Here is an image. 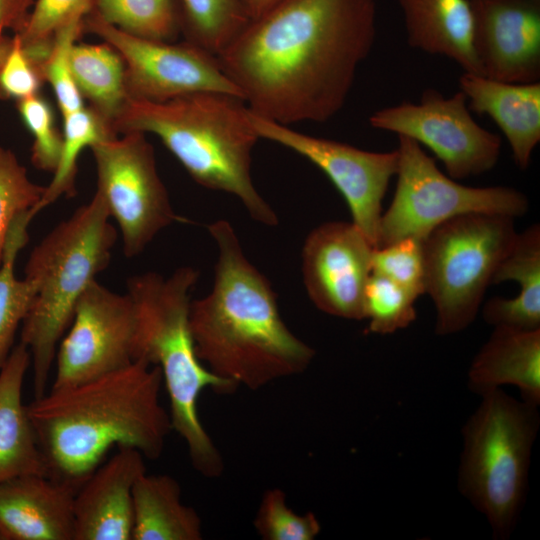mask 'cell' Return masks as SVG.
Returning a JSON list of instances; mask_svg holds the SVG:
<instances>
[{"mask_svg":"<svg viewBox=\"0 0 540 540\" xmlns=\"http://www.w3.org/2000/svg\"><path fill=\"white\" fill-rule=\"evenodd\" d=\"M375 0H280L217 56L257 116L325 122L344 106L376 39Z\"/></svg>","mask_w":540,"mask_h":540,"instance_id":"obj_1","label":"cell"},{"mask_svg":"<svg viewBox=\"0 0 540 540\" xmlns=\"http://www.w3.org/2000/svg\"><path fill=\"white\" fill-rule=\"evenodd\" d=\"M207 229L218 259L210 293L190 305L198 359L234 388L250 390L304 372L315 350L284 323L270 282L246 258L232 225L217 220Z\"/></svg>","mask_w":540,"mask_h":540,"instance_id":"obj_2","label":"cell"},{"mask_svg":"<svg viewBox=\"0 0 540 540\" xmlns=\"http://www.w3.org/2000/svg\"><path fill=\"white\" fill-rule=\"evenodd\" d=\"M161 370L139 359L73 386L50 389L27 405L49 476L77 488L114 445L162 454L172 431L160 401Z\"/></svg>","mask_w":540,"mask_h":540,"instance_id":"obj_3","label":"cell"},{"mask_svg":"<svg viewBox=\"0 0 540 540\" xmlns=\"http://www.w3.org/2000/svg\"><path fill=\"white\" fill-rule=\"evenodd\" d=\"M113 129L156 135L196 183L236 196L256 222L278 224L251 178V153L260 138L241 97L198 92L164 102L129 98Z\"/></svg>","mask_w":540,"mask_h":540,"instance_id":"obj_4","label":"cell"},{"mask_svg":"<svg viewBox=\"0 0 540 540\" xmlns=\"http://www.w3.org/2000/svg\"><path fill=\"white\" fill-rule=\"evenodd\" d=\"M199 272L190 266L163 277L156 272L132 276L127 293L137 315V360L160 368L169 402L172 430L184 440L194 469L205 477L223 473L222 456L198 413L201 392L235 388L211 373L198 359L189 325L190 294Z\"/></svg>","mask_w":540,"mask_h":540,"instance_id":"obj_5","label":"cell"},{"mask_svg":"<svg viewBox=\"0 0 540 540\" xmlns=\"http://www.w3.org/2000/svg\"><path fill=\"white\" fill-rule=\"evenodd\" d=\"M117 231L101 196L79 207L31 251L25 278L36 295L21 325L20 342L29 350L34 398L44 395L60 339L75 306L111 259Z\"/></svg>","mask_w":540,"mask_h":540,"instance_id":"obj_6","label":"cell"},{"mask_svg":"<svg viewBox=\"0 0 540 540\" xmlns=\"http://www.w3.org/2000/svg\"><path fill=\"white\" fill-rule=\"evenodd\" d=\"M462 428L458 489L486 518L492 536L512 535L525 503L540 414L537 405L494 388Z\"/></svg>","mask_w":540,"mask_h":540,"instance_id":"obj_7","label":"cell"},{"mask_svg":"<svg viewBox=\"0 0 540 540\" xmlns=\"http://www.w3.org/2000/svg\"><path fill=\"white\" fill-rule=\"evenodd\" d=\"M516 236L513 217L468 213L442 223L422 240L425 294L436 308L437 335L458 333L474 321Z\"/></svg>","mask_w":540,"mask_h":540,"instance_id":"obj_8","label":"cell"},{"mask_svg":"<svg viewBox=\"0 0 540 540\" xmlns=\"http://www.w3.org/2000/svg\"><path fill=\"white\" fill-rule=\"evenodd\" d=\"M397 183L393 199L381 215L375 247L405 238L423 240L442 223L468 213L523 216L529 202L506 186L471 187L439 170L422 146L398 136Z\"/></svg>","mask_w":540,"mask_h":540,"instance_id":"obj_9","label":"cell"},{"mask_svg":"<svg viewBox=\"0 0 540 540\" xmlns=\"http://www.w3.org/2000/svg\"><path fill=\"white\" fill-rule=\"evenodd\" d=\"M97 190L119 227L124 255L142 253L155 236L181 218L161 180L154 149L144 133L129 132L90 147Z\"/></svg>","mask_w":540,"mask_h":540,"instance_id":"obj_10","label":"cell"},{"mask_svg":"<svg viewBox=\"0 0 540 540\" xmlns=\"http://www.w3.org/2000/svg\"><path fill=\"white\" fill-rule=\"evenodd\" d=\"M369 125L426 146L455 180L488 172L500 156L501 137L474 120L460 90L445 97L427 89L418 103L403 101L375 111Z\"/></svg>","mask_w":540,"mask_h":540,"instance_id":"obj_11","label":"cell"},{"mask_svg":"<svg viewBox=\"0 0 540 540\" xmlns=\"http://www.w3.org/2000/svg\"><path fill=\"white\" fill-rule=\"evenodd\" d=\"M84 31L98 36L121 55L131 99L164 102L198 92L242 98L223 72L217 56L189 41L173 43L137 38L108 24L94 10L83 20Z\"/></svg>","mask_w":540,"mask_h":540,"instance_id":"obj_12","label":"cell"},{"mask_svg":"<svg viewBox=\"0 0 540 540\" xmlns=\"http://www.w3.org/2000/svg\"><path fill=\"white\" fill-rule=\"evenodd\" d=\"M55 359L52 389L84 383L137 361V315L130 295L91 282L75 306Z\"/></svg>","mask_w":540,"mask_h":540,"instance_id":"obj_13","label":"cell"},{"mask_svg":"<svg viewBox=\"0 0 540 540\" xmlns=\"http://www.w3.org/2000/svg\"><path fill=\"white\" fill-rule=\"evenodd\" d=\"M249 119L259 138L293 150L326 174L346 200L352 222L375 247L382 201L398 168L397 150L367 151L314 137L257 116L250 110Z\"/></svg>","mask_w":540,"mask_h":540,"instance_id":"obj_14","label":"cell"},{"mask_svg":"<svg viewBox=\"0 0 540 540\" xmlns=\"http://www.w3.org/2000/svg\"><path fill=\"white\" fill-rule=\"evenodd\" d=\"M374 248L353 222H325L308 234L301 253L303 283L320 311L348 320L364 319V291Z\"/></svg>","mask_w":540,"mask_h":540,"instance_id":"obj_15","label":"cell"},{"mask_svg":"<svg viewBox=\"0 0 540 540\" xmlns=\"http://www.w3.org/2000/svg\"><path fill=\"white\" fill-rule=\"evenodd\" d=\"M481 75L507 83L540 78V0H470Z\"/></svg>","mask_w":540,"mask_h":540,"instance_id":"obj_16","label":"cell"},{"mask_svg":"<svg viewBox=\"0 0 540 540\" xmlns=\"http://www.w3.org/2000/svg\"><path fill=\"white\" fill-rule=\"evenodd\" d=\"M77 489L73 540H132L133 487L146 472L144 455L120 446Z\"/></svg>","mask_w":540,"mask_h":540,"instance_id":"obj_17","label":"cell"},{"mask_svg":"<svg viewBox=\"0 0 540 540\" xmlns=\"http://www.w3.org/2000/svg\"><path fill=\"white\" fill-rule=\"evenodd\" d=\"M77 489L40 474L0 481V540H73Z\"/></svg>","mask_w":540,"mask_h":540,"instance_id":"obj_18","label":"cell"},{"mask_svg":"<svg viewBox=\"0 0 540 540\" xmlns=\"http://www.w3.org/2000/svg\"><path fill=\"white\" fill-rule=\"evenodd\" d=\"M460 91L470 111L488 115L504 134L516 166L529 167L540 142V83H507L463 72Z\"/></svg>","mask_w":540,"mask_h":540,"instance_id":"obj_19","label":"cell"},{"mask_svg":"<svg viewBox=\"0 0 540 540\" xmlns=\"http://www.w3.org/2000/svg\"><path fill=\"white\" fill-rule=\"evenodd\" d=\"M30 366V352L20 342L0 369V481L28 474L49 475L23 403L24 379Z\"/></svg>","mask_w":540,"mask_h":540,"instance_id":"obj_20","label":"cell"},{"mask_svg":"<svg viewBox=\"0 0 540 540\" xmlns=\"http://www.w3.org/2000/svg\"><path fill=\"white\" fill-rule=\"evenodd\" d=\"M513 385L522 400L540 404V329L494 326L468 371V386L478 395Z\"/></svg>","mask_w":540,"mask_h":540,"instance_id":"obj_21","label":"cell"},{"mask_svg":"<svg viewBox=\"0 0 540 540\" xmlns=\"http://www.w3.org/2000/svg\"><path fill=\"white\" fill-rule=\"evenodd\" d=\"M402 10L408 45L444 56L463 72L481 75L473 48L470 0H397Z\"/></svg>","mask_w":540,"mask_h":540,"instance_id":"obj_22","label":"cell"},{"mask_svg":"<svg viewBox=\"0 0 540 540\" xmlns=\"http://www.w3.org/2000/svg\"><path fill=\"white\" fill-rule=\"evenodd\" d=\"M518 283L511 299L493 297L483 307L484 320L493 326L540 329V227L533 224L517 236L499 263L493 284Z\"/></svg>","mask_w":540,"mask_h":540,"instance_id":"obj_23","label":"cell"},{"mask_svg":"<svg viewBox=\"0 0 540 540\" xmlns=\"http://www.w3.org/2000/svg\"><path fill=\"white\" fill-rule=\"evenodd\" d=\"M201 519L181 499L176 479L145 472L133 487L132 540H201Z\"/></svg>","mask_w":540,"mask_h":540,"instance_id":"obj_24","label":"cell"},{"mask_svg":"<svg viewBox=\"0 0 540 540\" xmlns=\"http://www.w3.org/2000/svg\"><path fill=\"white\" fill-rule=\"evenodd\" d=\"M70 68L81 96L113 127L129 99L121 55L105 42L75 43L70 52Z\"/></svg>","mask_w":540,"mask_h":540,"instance_id":"obj_25","label":"cell"},{"mask_svg":"<svg viewBox=\"0 0 540 540\" xmlns=\"http://www.w3.org/2000/svg\"><path fill=\"white\" fill-rule=\"evenodd\" d=\"M31 211L18 215L12 222L4 245L0 265V369L13 349L15 335L22 325L36 295V285L15 275V261L28 241Z\"/></svg>","mask_w":540,"mask_h":540,"instance_id":"obj_26","label":"cell"},{"mask_svg":"<svg viewBox=\"0 0 540 540\" xmlns=\"http://www.w3.org/2000/svg\"><path fill=\"white\" fill-rule=\"evenodd\" d=\"M62 118L60 159L51 182L45 186L41 200L31 211L33 217L61 196L70 198L76 194L78 159L86 147L90 148L97 142L118 136L112 125L91 106H83Z\"/></svg>","mask_w":540,"mask_h":540,"instance_id":"obj_27","label":"cell"},{"mask_svg":"<svg viewBox=\"0 0 540 540\" xmlns=\"http://www.w3.org/2000/svg\"><path fill=\"white\" fill-rule=\"evenodd\" d=\"M182 33L218 56L252 20L244 0H179Z\"/></svg>","mask_w":540,"mask_h":540,"instance_id":"obj_28","label":"cell"},{"mask_svg":"<svg viewBox=\"0 0 540 540\" xmlns=\"http://www.w3.org/2000/svg\"><path fill=\"white\" fill-rule=\"evenodd\" d=\"M93 10L137 38L173 42L182 33L179 0H95Z\"/></svg>","mask_w":540,"mask_h":540,"instance_id":"obj_29","label":"cell"},{"mask_svg":"<svg viewBox=\"0 0 540 540\" xmlns=\"http://www.w3.org/2000/svg\"><path fill=\"white\" fill-rule=\"evenodd\" d=\"M94 4L95 0H34L25 26L15 34L30 60L39 67L54 34L72 19L85 18Z\"/></svg>","mask_w":540,"mask_h":540,"instance_id":"obj_30","label":"cell"},{"mask_svg":"<svg viewBox=\"0 0 540 540\" xmlns=\"http://www.w3.org/2000/svg\"><path fill=\"white\" fill-rule=\"evenodd\" d=\"M417 298L390 279L371 273L364 291L368 332L385 335L408 327L416 319Z\"/></svg>","mask_w":540,"mask_h":540,"instance_id":"obj_31","label":"cell"},{"mask_svg":"<svg viewBox=\"0 0 540 540\" xmlns=\"http://www.w3.org/2000/svg\"><path fill=\"white\" fill-rule=\"evenodd\" d=\"M83 20L74 18L54 34L49 53L39 66L44 82L49 83L54 92L62 116L85 106L70 68V52L83 32Z\"/></svg>","mask_w":540,"mask_h":540,"instance_id":"obj_32","label":"cell"},{"mask_svg":"<svg viewBox=\"0 0 540 540\" xmlns=\"http://www.w3.org/2000/svg\"><path fill=\"white\" fill-rule=\"evenodd\" d=\"M45 186L32 182L15 153L0 145V265L14 219L39 203Z\"/></svg>","mask_w":540,"mask_h":540,"instance_id":"obj_33","label":"cell"},{"mask_svg":"<svg viewBox=\"0 0 540 540\" xmlns=\"http://www.w3.org/2000/svg\"><path fill=\"white\" fill-rule=\"evenodd\" d=\"M254 527L264 540H313L321 530L317 517L312 512L295 513L279 488L264 492Z\"/></svg>","mask_w":540,"mask_h":540,"instance_id":"obj_34","label":"cell"},{"mask_svg":"<svg viewBox=\"0 0 540 540\" xmlns=\"http://www.w3.org/2000/svg\"><path fill=\"white\" fill-rule=\"evenodd\" d=\"M22 122L33 136L31 162L39 170L54 172L57 168L63 143L53 109L39 94L17 101Z\"/></svg>","mask_w":540,"mask_h":540,"instance_id":"obj_35","label":"cell"},{"mask_svg":"<svg viewBox=\"0 0 540 540\" xmlns=\"http://www.w3.org/2000/svg\"><path fill=\"white\" fill-rule=\"evenodd\" d=\"M372 273L390 279L412 292L425 294V266L422 241L405 238L375 247L371 258Z\"/></svg>","mask_w":540,"mask_h":540,"instance_id":"obj_36","label":"cell"},{"mask_svg":"<svg viewBox=\"0 0 540 540\" xmlns=\"http://www.w3.org/2000/svg\"><path fill=\"white\" fill-rule=\"evenodd\" d=\"M44 80L38 67L26 55L18 37L0 69V87L6 96L17 101L39 94Z\"/></svg>","mask_w":540,"mask_h":540,"instance_id":"obj_37","label":"cell"},{"mask_svg":"<svg viewBox=\"0 0 540 540\" xmlns=\"http://www.w3.org/2000/svg\"><path fill=\"white\" fill-rule=\"evenodd\" d=\"M34 0H0V42L8 31L19 33L26 24Z\"/></svg>","mask_w":540,"mask_h":540,"instance_id":"obj_38","label":"cell"},{"mask_svg":"<svg viewBox=\"0 0 540 540\" xmlns=\"http://www.w3.org/2000/svg\"><path fill=\"white\" fill-rule=\"evenodd\" d=\"M280 0H244L252 19L260 16Z\"/></svg>","mask_w":540,"mask_h":540,"instance_id":"obj_39","label":"cell"},{"mask_svg":"<svg viewBox=\"0 0 540 540\" xmlns=\"http://www.w3.org/2000/svg\"><path fill=\"white\" fill-rule=\"evenodd\" d=\"M12 46V37H7L5 40L0 42V69L10 51Z\"/></svg>","mask_w":540,"mask_h":540,"instance_id":"obj_40","label":"cell"},{"mask_svg":"<svg viewBox=\"0 0 540 540\" xmlns=\"http://www.w3.org/2000/svg\"><path fill=\"white\" fill-rule=\"evenodd\" d=\"M7 99L8 97L6 96V94L3 92V90L0 87V100H7Z\"/></svg>","mask_w":540,"mask_h":540,"instance_id":"obj_41","label":"cell"}]
</instances>
